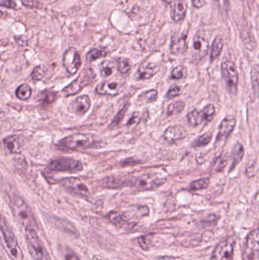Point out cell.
I'll use <instances>...</instances> for the list:
<instances>
[{"mask_svg": "<svg viewBox=\"0 0 259 260\" xmlns=\"http://www.w3.org/2000/svg\"><path fill=\"white\" fill-rule=\"evenodd\" d=\"M91 105V99L88 95H81L71 103L69 110L79 116H82L89 111Z\"/></svg>", "mask_w": 259, "mask_h": 260, "instance_id": "cell-16", "label": "cell"}, {"mask_svg": "<svg viewBox=\"0 0 259 260\" xmlns=\"http://www.w3.org/2000/svg\"><path fill=\"white\" fill-rule=\"evenodd\" d=\"M107 219L110 222H112L113 225L117 226H123L126 225V218H124L123 214H120L117 211H111L107 214Z\"/></svg>", "mask_w": 259, "mask_h": 260, "instance_id": "cell-28", "label": "cell"}, {"mask_svg": "<svg viewBox=\"0 0 259 260\" xmlns=\"http://www.w3.org/2000/svg\"><path fill=\"white\" fill-rule=\"evenodd\" d=\"M92 260H103V259L101 258V257H99V256L96 255L94 256L93 258H92Z\"/></svg>", "mask_w": 259, "mask_h": 260, "instance_id": "cell-50", "label": "cell"}, {"mask_svg": "<svg viewBox=\"0 0 259 260\" xmlns=\"http://www.w3.org/2000/svg\"><path fill=\"white\" fill-rule=\"evenodd\" d=\"M158 260H184L183 259L179 257H170V256H165L161 257Z\"/></svg>", "mask_w": 259, "mask_h": 260, "instance_id": "cell-49", "label": "cell"}, {"mask_svg": "<svg viewBox=\"0 0 259 260\" xmlns=\"http://www.w3.org/2000/svg\"><path fill=\"white\" fill-rule=\"evenodd\" d=\"M158 72V67L156 64L145 63L139 66L136 73V79L139 80H147L151 79Z\"/></svg>", "mask_w": 259, "mask_h": 260, "instance_id": "cell-19", "label": "cell"}, {"mask_svg": "<svg viewBox=\"0 0 259 260\" xmlns=\"http://www.w3.org/2000/svg\"><path fill=\"white\" fill-rule=\"evenodd\" d=\"M0 260H2V256H1V253H0Z\"/></svg>", "mask_w": 259, "mask_h": 260, "instance_id": "cell-52", "label": "cell"}, {"mask_svg": "<svg viewBox=\"0 0 259 260\" xmlns=\"http://www.w3.org/2000/svg\"><path fill=\"white\" fill-rule=\"evenodd\" d=\"M126 110H127V107H124L123 109L121 110V111L118 113L116 117L114 118V120H113L112 123H111V125L113 126V127H116V126H117L118 124H119V123H121V121L123 120V117H124Z\"/></svg>", "mask_w": 259, "mask_h": 260, "instance_id": "cell-42", "label": "cell"}, {"mask_svg": "<svg viewBox=\"0 0 259 260\" xmlns=\"http://www.w3.org/2000/svg\"><path fill=\"white\" fill-rule=\"evenodd\" d=\"M100 74L103 77H109L113 73L114 65L112 62L105 60L100 65Z\"/></svg>", "mask_w": 259, "mask_h": 260, "instance_id": "cell-32", "label": "cell"}, {"mask_svg": "<svg viewBox=\"0 0 259 260\" xmlns=\"http://www.w3.org/2000/svg\"><path fill=\"white\" fill-rule=\"evenodd\" d=\"M131 63L130 60L126 58H119L118 60V70L122 74H126L131 69Z\"/></svg>", "mask_w": 259, "mask_h": 260, "instance_id": "cell-35", "label": "cell"}, {"mask_svg": "<svg viewBox=\"0 0 259 260\" xmlns=\"http://www.w3.org/2000/svg\"><path fill=\"white\" fill-rule=\"evenodd\" d=\"M27 247L33 260H52L48 249L39 237L38 230H25Z\"/></svg>", "mask_w": 259, "mask_h": 260, "instance_id": "cell-3", "label": "cell"}, {"mask_svg": "<svg viewBox=\"0 0 259 260\" xmlns=\"http://www.w3.org/2000/svg\"><path fill=\"white\" fill-rule=\"evenodd\" d=\"M237 124V119L233 116H227L220 124L219 132L217 134L216 143H221L222 141L226 140L234 130Z\"/></svg>", "mask_w": 259, "mask_h": 260, "instance_id": "cell-14", "label": "cell"}, {"mask_svg": "<svg viewBox=\"0 0 259 260\" xmlns=\"http://www.w3.org/2000/svg\"><path fill=\"white\" fill-rule=\"evenodd\" d=\"M224 48V40L221 36H217L212 43L210 49V60L214 61L220 56Z\"/></svg>", "mask_w": 259, "mask_h": 260, "instance_id": "cell-24", "label": "cell"}, {"mask_svg": "<svg viewBox=\"0 0 259 260\" xmlns=\"http://www.w3.org/2000/svg\"><path fill=\"white\" fill-rule=\"evenodd\" d=\"M186 135H187V131L183 127L172 126L165 130L163 138L167 143L174 144L185 139Z\"/></svg>", "mask_w": 259, "mask_h": 260, "instance_id": "cell-15", "label": "cell"}, {"mask_svg": "<svg viewBox=\"0 0 259 260\" xmlns=\"http://www.w3.org/2000/svg\"><path fill=\"white\" fill-rule=\"evenodd\" d=\"M193 5L197 9L203 7L205 4V0H192Z\"/></svg>", "mask_w": 259, "mask_h": 260, "instance_id": "cell-47", "label": "cell"}, {"mask_svg": "<svg viewBox=\"0 0 259 260\" xmlns=\"http://www.w3.org/2000/svg\"><path fill=\"white\" fill-rule=\"evenodd\" d=\"M215 107L213 104H209L201 111L193 110L187 114V119L191 125H201V123H208L212 120L215 115Z\"/></svg>", "mask_w": 259, "mask_h": 260, "instance_id": "cell-10", "label": "cell"}, {"mask_svg": "<svg viewBox=\"0 0 259 260\" xmlns=\"http://www.w3.org/2000/svg\"><path fill=\"white\" fill-rule=\"evenodd\" d=\"M158 92L156 90L153 89L142 93L139 99L142 100L144 103L149 104V103L154 102L158 99Z\"/></svg>", "mask_w": 259, "mask_h": 260, "instance_id": "cell-34", "label": "cell"}, {"mask_svg": "<svg viewBox=\"0 0 259 260\" xmlns=\"http://www.w3.org/2000/svg\"><path fill=\"white\" fill-rule=\"evenodd\" d=\"M141 116L139 114V113L135 112L134 113L131 117L130 118V120H129L128 123H127V125L128 126H133L136 125L138 123L140 122Z\"/></svg>", "mask_w": 259, "mask_h": 260, "instance_id": "cell-43", "label": "cell"}, {"mask_svg": "<svg viewBox=\"0 0 259 260\" xmlns=\"http://www.w3.org/2000/svg\"><path fill=\"white\" fill-rule=\"evenodd\" d=\"M180 87L178 86V85H177V84H173V85L170 87V89H169L168 92H167V93H166V98H174L179 96V95H180Z\"/></svg>", "mask_w": 259, "mask_h": 260, "instance_id": "cell-39", "label": "cell"}, {"mask_svg": "<svg viewBox=\"0 0 259 260\" xmlns=\"http://www.w3.org/2000/svg\"><path fill=\"white\" fill-rule=\"evenodd\" d=\"M166 179L155 174H142L135 178L131 182V186H134L140 190H153L162 186Z\"/></svg>", "mask_w": 259, "mask_h": 260, "instance_id": "cell-7", "label": "cell"}, {"mask_svg": "<svg viewBox=\"0 0 259 260\" xmlns=\"http://www.w3.org/2000/svg\"><path fill=\"white\" fill-rule=\"evenodd\" d=\"M63 65L68 74L75 75L81 65L80 54L76 48H70L63 55Z\"/></svg>", "mask_w": 259, "mask_h": 260, "instance_id": "cell-12", "label": "cell"}, {"mask_svg": "<svg viewBox=\"0 0 259 260\" xmlns=\"http://www.w3.org/2000/svg\"><path fill=\"white\" fill-rule=\"evenodd\" d=\"M22 2L24 5L29 7H37V5L33 4V2H35L34 0H22Z\"/></svg>", "mask_w": 259, "mask_h": 260, "instance_id": "cell-48", "label": "cell"}, {"mask_svg": "<svg viewBox=\"0 0 259 260\" xmlns=\"http://www.w3.org/2000/svg\"><path fill=\"white\" fill-rule=\"evenodd\" d=\"M185 108V103L182 100H177L169 104L167 107V114L169 116L179 114Z\"/></svg>", "mask_w": 259, "mask_h": 260, "instance_id": "cell-29", "label": "cell"}, {"mask_svg": "<svg viewBox=\"0 0 259 260\" xmlns=\"http://www.w3.org/2000/svg\"><path fill=\"white\" fill-rule=\"evenodd\" d=\"M108 51L107 49L103 48H95V49H91L87 55H86V59L88 62H93L97 59L102 58L104 56H107Z\"/></svg>", "mask_w": 259, "mask_h": 260, "instance_id": "cell-27", "label": "cell"}, {"mask_svg": "<svg viewBox=\"0 0 259 260\" xmlns=\"http://www.w3.org/2000/svg\"><path fill=\"white\" fill-rule=\"evenodd\" d=\"M0 5L3 6V7L9 8V9H13V8L16 7L17 4L14 0H4L2 2H0Z\"/></svg>", "mask_w": 259, "mask_h": 260, "instance_id": "cell-45", "label": "cell"}, {"mask_svg": "<svg viewBox=\"0 0 259 260\" xmlns=\"http://www.w3.org/2000/svg\"><path fill=\"white\" fill-rule=\"evenodd\" d=\"M216 1H218V2H220V1H224V0H216Z\"/></svg>", "mask_w": 259, "mask_h": 260, "instance_id": "cell-53", "label": "cell"}, {"mask_svg": "<svg viewBox=\"0 0 259 260\" xmlns=\"http://www.w3.org/2000/svg\"><path fill=\"white\" fill-rule=\"evenodd\" d=\"M209 183H210L209 178H201V179H196L190 183L189 190H193V191L204 190L209 186Z\"/></svg>", "mask_w": 259, "mask_h": 260, "instance_id": "cell-30", "label": "cell"}, {"mask_svg": "<svg viewBox=\"0 0 259 260\" xmlns=\"http://www.w3.org/2000/svg\"><path fill=\"white\" fill-rule=\"evenodd\" d=\"M186 75V69L182 65L177 66L173 69L171 73V78L174 79H181L185 77Z\"/></svg>", "mask_w": 259, "mask_h": 260, "instance_id": "cell-38", "label": "cell"}, {"mask_svg": "<svg viewBox=\"0 0 259 260\" xmlns=\"http://www.w3.org/2000/svg\"><path fill=\"white\" fill-rule=\"evenodd\" d=\"M187 5L182 0H177L172 5L171 18L174 21H179L186 16Z\"/></svg>", "mask_w": 259, "mask_h": 260, "instance_id": "cell-22", "label": "cell"}, {"mask_svg": "<svg viewBox=\"0 0 259 260\" xmlns=\"http://www.w3.org/2000/svg\"><path fill=\"white\" fill-rule=\"evenodd\" d=\"M244 148L243 145L240 144V143H237V144L234 145L233 149H232L231 152V167L229 169V172H231L233 169L236 168L239 163L243 160V158L244 157Z\"/></svg>", "mask_w": 259, "mask_h": 260, "instance_id": "cell-23", "label": "cell"}, {"mask_svg": "<svg viewBox=\"0 0 259 260\" xmlns=\"http://www.w3.org/2000/svg\"><path fill=\"white\" fill-rule=\"evenodd\" d=\"M164 1L166 2V3L173 4L174 2H176L177 0H164Z\"/></svg>", "mask_w": 259, "mask_h": 260, "instance_id": "cell-51", "label": "cell"}, {"mask_svg": "<svg viewBox=\"0 0 259 260\" xmlns=\"http://www.w3.org/2000/svg\"><path fill=\"white\" fill-rule=\"evenodd\" d=\"M50 170L58 172L78 173L83 171V163L72 158H59L48 163Z\"/></svg>", "mask_w": 259, "mask_h": 260, "instance_id": "cell-6", "label": "cell"}, {"mask_svg": "<svg viewBox=\"0 0 259 260\" xmlns=\"http://www.w3.org/2000/svg\"><path fill=\"white\" fill-rule=\"evenodd\" d=\"M138 241H139V246L143 250H148L150 246H151V240L148 236H142V237H139Z\"/></svg>", "mask_w": 259, "mask_h": 260, "instance_id": "cell-40", "label": "cell"}, {"mask_svg": "<svg viewBox=\"0 0 259 260\" xmlns=\"http://www.w3.org/2000/svg\"><path fill=\"white\" fill-rule=\"evenodd\" d=\"M236 238L227 237L218 244L212 253L210 260H233Z\"/></svg>", "mask_w": 259, "mask_h": 260, "instance_id": "cell-8", "label": "cell"}, {"mask_svg": "<svg viewBox=\"0 0 259 260\" xmlns=\"http://www.w3.org/2000/svg\"><path fill=\"white\" fill-rule=\"evenodd\" d=\"M186 33H176L172 37L170 50L173 54L180 55L185 52L186 48Z\"/></svg>", "mask_w": 259, "mask_h": 260, "instance_id": "cell-18", "label": "cell"}, {"mask_svg": "<svg viewBox=\"0 0 259 260\" xmlns=\"http://www.w3.org/2000/svg\"><path fill=\"white\" fill-rule=\"evenodd\" d=\"M16 96L21 100H27L32 96V90L28 84H22L17 88Z\"/></svg>", "mask_w": 259, "mask_h": 260, "instance_id": "cell-25", "label": "cell"}, {"mask_svg": "<svg viewBox=\"0 0 259 260\" xmlns=\"http://www.w3.org/2000/svg\"><path fill=\"white\" fill-rule=\"evenodd\" d=\"M221 72L228 90L230 92H236L238 85L239 74L234 63L231 60L223 62L221 64Z\"/></svg>", "mask_w": 259, "mask_h": 260, "instance_id": "cell-9", "label": "cell"}, {"mask_svg": "<svg viewBox=\"0 0 259 260\" xmlns=\"http://www.w3.org/2000/svg\"><path fill=\"white\" fill-rule=\"evenodd\" d=\"M0 244L11 260H23L24 254L7 219L0 211Z\"/></svg>", "mask_w": 259, "mask_h": 260, "instance_id": "cell-1", "label": "cell"}, {"mask_svg": "<svg viewBox=\"0 0 259 260\" xmlns=\"http://www.w3.org/2000/svg\"><path fill=\"white\" fill-rule=\"evenodd\" d=\"M95 143L93 135L88 133H75L60 139L57 146L63 150L85 149Z\"/></svg>", "mask_w": 259, "mask_h": 260, "instance_id": "cell-4", "label": "cell"}, {"mask_svg": "<svg viewBox=\"0 0 259 260\" xmlns=\"http://www.w3.org/2000/svg\"><path fill=\"white\" fill-rule=\"evenodd\" d=\"M212 139V133L206 132L201 135L196 140L193 142V146L194 148H201L204 146H208L210 143Z\"/></svg>", "mask_w": 259, "mask_h": 260, "instance_id": "cell-31", "label": "cell"}, {"mask_svg": "<svg viewBox=\"0 0 259 260\" xmlns=\"http://www.w3.org/2000/svg\"><path fill=\"white\" fill-rule=\"evenodd\" d=\"M65 260H81L79 258V256L76 254V253L74 252H69V253H67L66 255H65Z\"/></svg>", "mask_w": 259, "mask_h": 260, "instance_id": "cell-46", "label": "cell"}, {"mask_svg": "<svg viewBox=\"0 0 259 260\" xmlns=\"http://www.w3.org/2000/svg\"><path fill=\"white\" fill-rule=\"evenodd\" d=\"M4 146L13 154H19L22 151V140L19 135H10L4 139Z\"/></svg>", "mask_w": 259, "mask_h": 260, "instance_id": "cell-21", "label": "cell"}, {"mask_svg": "<svg viewBox=\"0 0 259 260\" xmlns=\"http://www.w3.org/2000/svg\"><path fill=\"white\" fill-rule=\"evenodd\" d=\"M60 184L72 194L82 197H88L90 190L82 179L77 178H66L60 179Z\"/></svg>", "mask_w": 259, "mask_h": 260, "instance_id": "cell-11", "label": "cell"}, {"mask_svg": "<svg viewBox=\"0 0 259 260\" xmlns=\"http://www.w3.org/2000/svg\"><path fill=\"white\" fill-rule=\"evenodd\" d=\"M120 92L119 84L116 81H104L97 86L96 92L98 95L116 96Z\"/></svg>", "mask_w": 259, "mask_h": 260, "instance_id": "cell-17", "label": "cell"}, {"mask_svg": "<svg viewBox=\"0 0 259 260\" xmlns=\"http://www.w3.org/2000/svg\"><path fill=\"white\" fill-rule=\"evenodd\" d=\"M96 79V74L92 69H84L79 77L75 79L72 83L67 85L63 90V93L65 96H72L79 93L84 87L92 84Z\"/></svg>", "mask_w": 259, "mask_h": 260, "instance_id": "cell-5", "label": "cell"}, {"mask_svg": "<svg viewBox=\"0 0 259 260\" xmlns=\"http://www.w3.org/2000/svg\"><path fill=\"white\" fill-rule=\"evenodd\" d=\"M209 42L205 37L196 34L193 40V48H194V54L198 59L203 58L206 56L209 50Z\"/></svg>", "mask_w": 259, "mask_h": 260, "instance_id": "cell-20", "label": "cell"}, {"mask_svg": "<svg viewBox=\"0 0 259 260\" xmlns=\"http://www.w3.org/2000/svg\"><path fill=\"white\" fill-rule=\"evenodd\" d=\"M10 206L16 219L26 229L38 230V225L33 215V211L26 201L18 194H13L11 197Z\"/></svg>", "mask_w": 259, "mask_h": 260, "instance_id": "cell-2", "label": "cell"}, {"mask_svg": "<svg viewBox=\"0 0 259 260\" xmlns=\"http://www.w3.org/2000/svg\"><path fill=\"white\" fill-rule=\"evenodd\" d=\"M259 230H252L247 236L244 245L243 260H255L259 253Z\"/></svg>", "mask_w": 259, "mask_h": 260, "instance_id": "cell-13", "label": "cell"}, {"mask_svg": "<svg viewBox=\"0 0 259 260\" xmlns=\"http://www.w3.org/2000/svg\"><path fill=\"white\" fill-rule=\"evenodd\" d=\"M228 163V158L226 155H222L217 158L214 163V169L216 172H221L225 168Z\"/></svg>", "mask_w": 259, "mask_h": 260, "instance_id": "cell-37", "label": "cell"}, {"mask_svg": "<svg viewBox=\"0 0 259 260\" xmlns=\"http://www.w3.org/2000/svg\"><path fill=\"white\" fill-rule=\"evenodd\" d=\"M251 81H252V92L257 95L259 92V65H255L252 67L251 73Z\"/></svg>", "mask_w": 259, "mask_h": 260, "instance_id": "cell-33", "label": "cell"}, {"mask_svg": "<svg viewBox=\"0 0 259 260\" xmlns=\"http://www.w3.org/2000/svg\"><path fill=\"white\" fill-rule=\"evenodd\" d=\"M256 172H257V166L255 165L254 163H252L249 167H247L246 171H245L248 178H252L255 176Z\"/></svg>", "mask_w": 259, "mask_h": 260, "instance_id": "cell-44", "label": "cell"}, {"mask_svg": "<svg viewBox=\"0 0 259 260\" xmlns=\"http://www.w3.org/2000/svg\"><path fill=\"white\" fill-rule=\"evenodd\" d=\"M55 98H56V93L51 92V91H48V93H46V92L43 93L41 100L44 104H50L55 100Z\"/></svg>", "mask_w": 259, "mask_h": 260, "instance_id": "cell-41", "label": "cell"}, {"mask_svg": "<svg viewBox=\"0 0 259 260\" xmlns=\"http://www.w3.org/2000/svg\"><path fill=\"white\" fill-rule=\"evenodd\" d=\"M47 69L43 65H37L32 72V78L33 81H40L45 76Z\"/></svg>", "mask_w": 259, "mask_h": 260, "instance_id": "cell-36", "label": "cell"}, {"mask_svg": "<svg viewBox=\"0 0 259 260\" xmlns=\"http://www.w3.org/2000/svg\"><path fill=\"white\" fill-rule=\"evenodd\" d=\"M56 225H59V228L60 230L65 231L67 234H71L72 236H76V237L79 235L77 228L72 224L69 223L67 221H63V220L61 219L59 220V223L57 222Z\"/></svg>", "mask_w": 259, "mask_h": 260, "instance_id": "cell-26", "label": "cell"}]
</instances>
